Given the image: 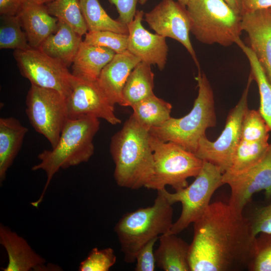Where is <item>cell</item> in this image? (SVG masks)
I'll list each match as a JSON object with an SVG mask.
<instances>
[{
  "label": "cell",
  "mask_w": 271,
  "mask_h": 271,
  "mask_svg": "<svg viewBox=\"0 0 271 271\" xmlns=\"http://www.w3.org/2000/svg\"><path fill=\"white\" fill-rule=\"evenodd\" d=\"M159 237H155L144 244L136 256V271H154L156 265L154 246Z\"/></svg>",
  "instance_id": "e575fe53"
},
{
  "label": "cell",
  "mask_w": 271,
  "mask_h": 271,
  "mask_svg": "<svg viewBox=\"0 0 271 271\" xmlns=\"http://www.w3.org/2000/svg\"><path fill=\"white\" fill-rule=\"evenodd\" d=\"M82 36L67 24L58 20L56 31L45 40L39 49L69 67L72 65L83 41Z\"/></svg>",
  "instance_id": "ffe728a7"
},
{
  "label": "cell",
  "mask_w": 271,
  "mask_h": 271,
  "mask_svg": "<svg viewBox=\"0 0 271 271\" xmlns=\"http://www.w3.org/2000/svg\"><path fill=\"white\" fill-rule=\"evenodd\" d=\"M115 52L108 48L82 42L72 64V74L78 78L96 81L102 70Z\"/></svg>",
  "instance_id": "7402d4cb"
},
{
  "label": "cell",
  "mask_w": 271,
  "mask_h": 271,
  "mask_svg": "<svg viewBox=\"0 0 271 271\" xmlns=\"http://www.w3.org/2000/svg\"><path fill=\"white\" fill-rule=\"evenodd\" d=\"M100 127L98 118L84 115L66 121L56 146L45 150L38 155L40 163L33 166L32 170H43L47 180L39 198L31 203L37 208L54 176L61 169L87 162L94 154L93 139Z\"/></svg>",
  "instance_id": "3957f363"
},
{
  "label": "cell",
  "mask_w": 271,
  "mask_h": 271,
  "mask_svg": "<svg viewBox=\"0 0 271 271\" xmlns=\"http://www.w3.org/2000/svg\"><path fill=\"white\" fill-rule=\"evenodd\" d=\"M33 1H34L35 2H36L37 3H39V4L46 5V4L53 1V0H33Z\"/></svg>",
  "instance_id": "60d3db41"
},
{
  "label": "cell",
  "mask_w": 271,
  "mask_h": 271,
  "mask_svg": "<svg viewBox=\"0 0 271 271\" xmlns=\"http://www.w3.org/2000/svg\"><path fill=\"white\" fill-rule=\"evenodd\" d=\"M17 16L33 48L39 49L58 27V19L49 13L46 5L33 0H27Z\"/></svg>",
  "instance_id": "d6986e66"
},
{
  "label": "cell",
  "mask_w": 271,
  "mask_h": 271,
  "mask_svg": "<svg viewBox=\"0 0 271 271\" xmlns=\"http://www.w3.org/2000/svg\"><path fill=\"white\" fill-rule=\"evenodd\" d=\"M26 105L31 125L54 148L68 119L66 97L56 90L31 84Z\"/></svg>",
  "instance_id": "9c48e42d"
},
{
  "label": "cell",
  "mask_w": 271,
  "mask_h": 271,
  "mask_svg": "<svg viewBox=\"0 0 271 271\" xmlns=\"http://www.w3.org/2000/svg\"><path fill=\"white\" fill-rule=\"evenodd\" d=\"M270 129L258 110L248 109L241 126V140L249 142L268 141Z\"/></svg>",
  "instance_id": "4dcf8cb0"
},
{
  "label": "cell",
  "mask_w": 271,
  "mask_h": 271,
  "mask_svg": "<svg viewBox=\"0 0 271 271\" xmlns=\"http://www.w3.org/2000/svg\"><path fill=\"white\" fill-rule=\"evenodd\" d=\"M186 9L190 32L200 42L227 47L240 38L241 16L224 0H190Z\"/></svg>",
  "instance_id": "8992f818"
},
{
  "label": "cell",
  "mask_w": 271,
  "mask_h": 271,
  "mask_svg": "<svg viewBox=\"0 0 271 271\" xmlns=\"http://www.w3.org/2000/svg\"><path fill=\"white\" fill-rule=\"evenodd\" d=\"M148 0H139V3L140 5H144Z\"/></svg>",
  "instance_id": "7bdbcfd3"
},
{
  "label": "cell",
  "mask_w": 271,
  "mask_h": 271,
  "mask_svg": "<svg viewBox=\"0 0 271 271\" xmlns=\"http://www.w3.org/2000/svg\"><path fill=\"white\" fill-rule=\"evenodd\" d=\"M133 114L143 125L150 129L162 126L171 116V104L155 94L131 106Z\"/></svg>",
  "instance_id": "d4e9b609"
},
{
  "label": "cell",
  "mask_w": 271,
  "mask_h": 271,
  "mask_svg": "<svg viewBox=\"0 0 271 271\" xmlns=\"http://www.w3.org/2000/svg\"><path fill=\"white\" fill-rule=\"evenodd\" d=\"M18 16H1L0 48L24 50L31 48Z\"/></svg>",
  "instance_id": "f546056e"
},
{
  "label": "cell",
  "mask_w": 271,
  "mask_h": 271,
  "mask_svg": "<svg viewBox=\"0 0 271 271\" xmlns=\"http://www.w3.org/2000/svg\"><path fill=\"white\" fill-rule=\"evenodd\" d=\"M144 16L145 21L156 34L182 44L200 69L190 40V20L186 7L174 0H162Z\"/></svg>",
  "instance_id": "5bb4252c"
},
{
  "label": "cell",
  "mask_w": 271,
  "mask_h": 271,
  "mask_svg": "<svg viewBox=\"0 0 271 271\" xmlns=\"http://www.w3.org/2000/svg\"><path fill=\"white\" fill-rule=\"evenodd\" d=\"M88 31H110L128 34L126 25L112 19L98 0H79Z\"/></svg>",
  "instance_id": "4316f807"
},
{
  "label": "cell",
  "mask_w": 271,
  "mask_h": 271,
  "mask_svg": "<svg viewBox=\"0 0 271 271\" xmlns=\"http://www.w3.org/2000/svg\"><path fill=\"white\" fill-rule=\"evenodd\" d=\"M254 234L271 232V202L255 211L249 220Z\"/></svg>",
  "instance_id": "d590c367"
},
{
  "label": "cell",
  "mask_w": 271,
  "mask_h": 271,
  "mask_svg": "<svg viewBox=\"0 0 271 271\" xmlns=\"http://www.w3.org/2000/svg\"><path fill=\"white\" fill-rule=\"evenodd\" d=\"M253 79L249 76L246 86L237 104L228 113L225 127L214 142L206 136L202 137L194 154L203 161L218 167L223 174L231 167L235 151L241 140V126L244 115L248 108V95Z\"/></svg>",
  "instance_id": "30bf717a"
},
{
  "label": "cell",
  "mask_w": 271,
  "mask_h": 271,
  "mask_svg": "<svg viewBox=\"0 0 271 271\" xmlns=\"http://www.w3.org/2000/svg\"><path fill=\"white\" fill-rule=\"evenodd\" d=\"M14 56L21 75L32 84L56 90L66 98L69 96L73 75L62 62L32 47L15 50Z\"/></svg>",
  "instance_id": "8fae6325"
},
{
  "label": "cell",
  "mask_w": 271,
  "mask_h": 271,
  "mask_svg": "<svg viewBox=\"0 0 271 271\" xmlns=\"http://www.w3.org/2000/svg\"><path fill=\"white\" fill-rule=\"evenodd\" d=\"M242 15L259 10L271 9V0H241Z\"/></svg>",
  "instance_id": "f35d334b"
},
{
  "label": "cell",
  "mask_w": 271,
  "mask_h": 271,
  "mask_svg": "<svg viewBox=\"0 0 271 271\" xmlns=\"http://www.w3.org/2000/svg\"><path fill=\"white\" fill-rule=\"evenodd\" d=\"M154 156V172L145 188L157 191L171 186L176 191L187 187L188 178L196 177L204 161L180 145L163 142L150 133Z\"/></svg>",
  "instance_id": "52a82bcc"
},
{
  "label": "cell",
  "mask_w": 271,
  "mask_h": 271,
  "mask_svg": "<svg viewBox=\"0 0 271 271\" xmlns=\"http://www.w3.org/2000/svg\"><path fill=\"white\" fill-rule=\"evenodd\" d=\"M108 1L115 6L119 15V21L127 25L133 20L139 0H108Z\"/></svg>",
  "instance_id": "8d00e7d4"
},
{
  "label": "cell",
  "mask_w": 271,
  "mask_h": 271,
  "mask_svg": "<svg viewBox=\"0 0 271 271\" xmlns=\"http://www.w3.org/2000/svg\"><path fill=\"white\" fill-rule=\"evenodd\" d=\"M193 224L189 250L191 271L248 269L256 236L242 214L228 203L215 202Z\"/></svg>",
  "instance_id": "6da1fadb"
},
{
  "label": "cell",
  "mask_w": 271,
  "mask_h": 271,
  "mask_svg": "<svg viewBox=\"0 0 271 271\" xmlns=\"http://www.w3.org/2000/svg\"><path fill=\"white\" fill-rule=\"evenodd\" d=\"M237 14L242 16L241 0H224Z\"/></svg>",
  "instance_id": "ab89813d"
},
{
  "label": "cell",
  "mask_w": 271,
  "mask_h": 271,
  "mask_svg": "<svg viewBox=\"0 0 271 271\" xmlns=\"http://www.w3.org/2000/svg\"><path fill=\"white\" fill-rule=\"evenodd\" d=\"M163 189L157 191L152 206L127 212L115 224L117 236L127 263L136 261L138 250L152 239L168 233L173 224V209Z\"/></svg>",
  "instance_id": "277c9868"
},
{
  "label": "cell",
  "mask_w": 271,
  "mask_h": 271,
  "mask_svg": "<svg viewBox=\"0 0 271 271\" xmlns=\"http://www.w3.org/2000/svg\"><path fill=\"white\" fill-rule=\"evenodd\" d=\"M154 73L151 65L141 61L129 74L122 90L126 106L154 94Z\"/></svg>",
  "instance_id": "cb8c5ba5"
},
{
  "label": "cell",
  "mask_w": 271,
  "mask_h": 271,
  "mask_svg": "<svg viewBox=\"0 0 271 271\" xmlns=\"http://www.w3.org/2000/svg\"><path fill=\"white\" fill-rule=\"evenodd\" d=\"M27 0H0L1 16H17Z\"/></svg>",
  "instance_id": "74e56055"
},
{
  "label": "cell",
  "mask_w": 271,
  "mask_h": 271,
  "mask_svg": "<svg viewBox=\"0 0 271 271\" xmlns=\"http://www.w3.org/2000/svg\"><path fill=\"white\" fill-rule=\"evenodd\" d=\"M249 271H271V232L260 233L256 235Z\"/></svg>",
  "instance_id": "d6a6232c"
},
{
  "label": "cell",
  "mask_w": 271,
  "mask_h": 271,
  "mask_svg": "<svg viewBox=\"0 0 271 271\" xmlns=\"http://www.w3.org/2000/svg\"><path fill=\"white\" fill-rule=\"evenodd\" d=\"M49 13L82 36L88 31L79 0H53L46 4Z\"/></svg>",
  "instance_id": "f1b7e54d"
},
{
  "label": "cell",
  "mask_w": 271,
  "mask_h": 271,
  "mask_svg": "<svg viewBox=\"0 0 271 271\" xmlns=\"http://www.w3.org/2000/svg\"><path fill=\"white\" fill-rule=\"evenodd\" d=\"M110 153L115 165L113 177L117 185L132 190L145 188L154 172L150 129L133 113L112 137Z\"/></svg>",
  "instance_id": "7a4b0ae2"
},
{
  "label": "cell",
  "mask_w": 271,
  "mask_h": 271,
  "mask_svg": "<svg viewBox=\"0 0 271 271\" xmlns=\"http://www.w3.org/2000/svg\"><path fill=\"white\" fill-rule=\"evenodd\" d=\"M116 256L112 248L94 247L87 257L81 262L79 271H108L115 263Z\"/></svg>",
  "instance_id": "836d02e7"
},
{
  "label": "cell",
  "mask_w": 271,
  "mask_h": 271,
  "mask_svg": "<svg viewBox=\"0 0 271 271\" xmlns=\"http://www.w3.org/2000/svg\"><path fill=\"white\" fill-rule=\"evenodd\" d=\"M224 184L229 186L231 194L228 204L242 214L252 196L264 191L265 198H271V143L263 159L254 166L237 174H223Z\"/></svg>",
  "instance_id": "7c38bea8"
},
{
  "label": "cell",
  "mask_w": 271,
  "mask_h": 271,
  "mask_svg": "<svg viewBox=\"0 0 271 271\" xmlns=\"http://www.w3.org/2000/svg\"><path fill=\"white\" fill-rule=\"evenodd\" d=\"M222 177L223 173L218 167L204 161L201 171L190 185L173 193L163 189L172 204L180 202L182 205L181 215L167 234L177 235L203 215L214 192L224 185Z\"/></svg>",
  "instance_id": "ba28073f"
},
{
  "label": "cell",
  "mask_w": 271,
  "mask_h": 271,
  "mask_svg": "<svg viewBox=\"0 0 271 271\" xmlns=\"http://www.w3.org/2000/svg\"><path fill=\"white\" fill-rule=\"evenodd\" d=\"M90 45L111 49L116 54L127 50L128 34L110 31H88L83 40Z\"/></svg>",
  "instance_id": "1f68e13d"
},
{
  "label": "cell",
  "mask_w": 271,
  "mask_h": 271,
  "mask_svg": "<svg viewBox=\"0 0 271 271\" xmlns=\"http://www.w3.org/2000/svg\"><path fill=\"white\" fill-rule=\"evenodd\" d=\"M196 79L198 94L189 113L181 118L171 117L162 126L150 129V133L159 140L175 143L194 154L206 129L216 124L213 92L209 81L200 69Z\"/></svg>",
  "instance_id": "5b68a950"
},
{
  "label": "cell",
  "mask_w": 271,
  "mask_h": 271,
  "mask_svg": "<svg viewBox=\"0 0 271 271\" xmlns=\"http://www.w3.org/2000/svg\"><path fill=\"white\" fill-rule=\"evenodd\" d=\"M269 10H270V12H271V9H270Z\"/></svg>",
  "instance_id": "ee69618b"
},
{
  "label": "cell",
  "mask_w": 271,
  "mask_h": 271,
  "mask_svg": "<svg viewBox=\"0 0 271 271\" xmlns=\"http://www.w3.org/2000/svg\"><path fill=\"white\" fill-rule=\"evenodd\" d=\"M269 146L267 141L241 140L235 151L230 168L224 173L237 174L245 171L263 159Z\"/></svg>",
  "instance_id": "83f0119b"
},
{
  "label": "cell",
  "mask_w": 271,
  "mask_h": 271,
  "mask_svg": "<svg viewBox=\"0 0 271 271\" xmlns=\"http://www.w3.org/2000/svg\"><path fill=\"white\" fill-rule=\"evenodd\" d=\"M0 244L8 255L4 271L39 270L45 268L46 260L37 253L26 240L3 224L0 225Z\"/></svg>",
  "instance_id": "ac0fdd59"
},
{
  "label": "cell",
  "mask_w": 271,
  "mask_h": 271,
  "mask_svg": "<svg viewBox=\"0 0 271 271\" xmlns=\"http://www.w3.org/2000/svg\"><path fill=\"white\" fill-rule=\"evenodd\" d=\"M236 44L247 58L251 68V74L258 85L260 96L259 112L271 131V84L251 49L239 38Z\"/></svg>",
  "instance_id": "484cf974"
},
{
  "label": "cell",
  "mask_w": 271,
  "mask_h": 271,
  "mask_svg": "<svg viewBox=\"0 0 271 271\" xmlns=\"http://www.w3.org/2000/svg\"><path fill=\"white\" fill-rule=\"evenodd\" d=\"M28 129L13 117L0 118V184L5 180Z\"/></svg>",
  "instance_id": "44dd1931"
},
{
  "label": "cell",
  "mask_w": 271,
  "mask_h": 271,
  "mask_svg": "<svg viewBox=\"0 0 271 271\" xmlns=\"http://www.w3.org/2000/svg\"><path fill=\"white\" fill-rule=\"evenodd\" d=\"M190 1V0H177V2L183 7H186Z\"/></svg>",
  "instance_id": "b9f144b4"
},
{
  "label": "cell",
  "mask_w": 271,
  "mask_h": 271,
  "mask_svg": "<svg viewBox=\"0 0 271 271\" xmlns=\"http://www.w3.org/2000/svg\"><path fill=\"white\" fill-rule=\"evenodd\" d=\"M141 61L127 50L115 54L102 70L96 81L113 106L115 104L126 106L122 90L129 74Z\"/></svg>",
  "instance_id": "e0dca14e"
},
{
  "label": "cell",
  "mask_w": 271,
  "mask_h": 271,
  "mask_svg": "<svg viewBox=\"0 0 271 271\" xmlns=\"http://www.w3.org/2000/svg\"><path fill=\"white\" fill-rule=\"evenodd\" d=\"M242 31L246 32L250 47L271 84V12L269 9L241 16Z\"/></svg>",
  "instance_id": "2e32d148"
},
{
  "label": "cell",
  "mask_w": 271,
  "mask_h": 271,
  "mask_svg": "<svg viewBox=\"0 0 271 271\" xmlns=\"http://www.w3.org/2000/svg\"><path fill=\"white\" fill-rule=\"evenodd\" d=\"M160 243L154 251L156 265L165 271H191L190 244L177 234L159 236Z\"/></svg>",
  "instance_id": "603a6c76"
},
{
  "label": "cell",
  "mask_w": 271,
  "mask_h": 271,
  "mask_svg": "<svg viewBox=\"0 0 271 271\" xmlns=\"http://www.w3.org/2000/svg\"><path fill=\"white\" fill-rule=\"evenodd\" d=\"M144 14L143 11L137 10L133 20L127 24V50L141 61L157 65L162 71L165 67L169 50L166 38L153 34L143 27Z\"/></svg>",
  "instance_id": "9a60e30c"
},
{
  "label": "cell",
  "mask_w": 271,
  "mask_h": 271,
  "mask_svg": "<svg viewBox=\"0 0 271 271\" xmlns=\"http://www.w3.org/2000/svg\"><path fill=\"white\" fill-rule=\"evenodd\" d=\"M66 101L69 119L92 115L102 118L112 125L121 122L114 113V106L110 103L96 81L73 75L71 90Z\"/></svg>",
  "instance_id": "4fadbf2b"
}]
</instances>
